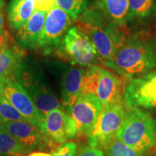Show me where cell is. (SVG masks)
Returning <instances> with one entry per match:
<instances>
[{"mask_svg":"<svg viewBox=\"0 0 156 156\" xmlns=\"http://www.w3.org/2000/svg\"><path fill=\"white\" fill-rule=\"evenodd\" d=\"M124 101L128 108H156V69L127 80L124 90Z\"/></svg>","mask_w":156,"mask_h":156,"instance_id":"cell-7","label":"cell"},{"mask_svg":"<svg viewBox=\"0 0 156 156\" xmlns=\"http://www.w3.org/2000/svg\"><path fill=\"white\" fill-rule=\"evenodd\" d=\"M30 150L0 127V156H25Z\"/></svg>","mask_w":156,"mask_h":156,"instance_id":"cell-20","label":"cell"},{"mask_svg":"<svg viewBox=\"0 0 156 156\" xmlns=\"http://www.w3.org/2000/svg\"><path fill=\"white\" fill-rule=\"evenodd\" d=\"M156 20V0H129L126 25L145 26Z\"/></svg>","mask_w":156,"mask_h":156,"instance_id":"cell-14","label":"cell"},{"mask_svg":"<svg viewBox=\"0 0 156 156\" xmlns=\"http://www.w3.org/2000/svg\"><path fill=\"white\" fill-rule=\"evenodd\" d=\"M104 65L126 80L156 68V36L137 33L126 37Z\"/></svg>","mask_w":156,"mask_h":156,"instance_id":"cell-1","label":"cell"},{"mask_svg":"<svg viewBox=\"0 0 156 156\" xmlns=\"http://www.w3.org/2000/svg\"><path fill=\"white\" fill-rule=\"evenodd\" d=\"M26 156H54L53 154H50L44 152H33L30 154H28Z\"/></svg>","mask_w":156,"mask_h":156,"instance_id":"cell-28","label":"cell"},{"mask_svg":"<svg viewBox=\"0 0 156 156\" xmlns=\"http://www.w3.org/2000/svg\"><path fill=\"white\" fill-rule=\"evenodd\" d=\"M73 22L67 12L57 5L47 12L46 21L37 47L49 54L59 46Z\"/></svg>","mask_w":156,"mask_h":156,"instance_id":"cell-9","label":"cell"},{"mask_svg":"<svg viewBox=\"0 0 156 156\" xmlns=\"http://www.w3.org/2000/svg\"><path fill=\"white\" fill-rule=\"evenodd\" d=\"M9 38L7 30H0V52L9 48Z\"/></svg>","mask_w":156,"mask_h":156,"instance_id":"cell-27","label":"cell"},{"mask_svg":"<svg viewBox=\"0 0 156 156\" xmlns=\"http://www.w3.org/2000/svg\"><path fill=\"white\" fill-rule=\"evenodd\" d=\"M125 104L114 103L103 107L96 122L87 135L90 147L104 148L116 137L127 112Z\"/></svg>","mask_w":156,"mask_h":156,"instance_id":"cell-6","label":"cell"},{"mask_svg":"<svg viewBox=\"0 0 156 156\" xmlns=\"http://www.w3.org/2000/svg\"><path fill=\"white\" fill-rule=\"evenodd\" d=\"M77 156H104L103 153L97 148L87 147L80 151Z\"/></svg>","mask_w":156,"mask_h":156,"instance_id":"cell-26","label":"cell"},{"mask_svg":"<svg viewBox=\"0 0 156 156\" xmlns=\"http://www.w3.org/2000/svg\"><path fill=\"white\" fill-rule=\"evenodd\" d=\"M77 145L74 142H67L62 144L54 151V156H76Z\"/></svg>","mask_w":156,"mask_h":156,"instance_id":"cell-24","label":"cell"},{"mask_svg":"<svg viewBox=\"0 0 156 156\" xmlns=\"http://www.w3.org/2000/svg\"><path fill=\"white\" fill-rule=\"evenodd\" d=\"M0 95L12 105L40 132L44 117L37 110L30 95L15 78H11L0 85Z\"/></svg>","mask_w":156,"mask_h":156,"instance_id":"cell-8","label":"cell"},{"mask_svg":"<svg viewBox=\"0 0 156 156\" xmlns=\"http://www.w3.org/2000/svg\"><path fill=\"white\" fill-rule=\"evenodd\" d=\"M156 147V136H155V145H154V147Z\"/></svg>","mask_w":156,"mask_h":156,"instance_id":"cell-32","label":"cell"},{"mask_svg":"<svg viewBox=\"0 0 156 156\" xmlns=\"http://www.w3.org/2000/svg\"><path fill=\"white\" fill-rule=\"evenodd\" d=\"M106 156H144L133 148L114 138L104 147Z\"/></svg>","mask_w":156,"mask_h":156,"instance_id":"cell-22","label":"cell"},{"mask_svg":"<svg viewBox=\"0 0 156 156\" xmlns=\"http://www.w3.org/2000/svg\"><path fill=\"white\" fill-rule=\"evenodd\" d=\"M85 70L70 67L64 72L61 83L62 103L69 113L81 93L82 82Z\"/></svg>","mask_w":156,"mask_h":156,"instance_id":"cell-13","label":"cell"},{"mask_svg":"<svg viewBox=\"0 0 156 156\" xmlns=\"http://www.w3.org/2000/svg\"><path fill=\"white\" fill-rule=\"evenodd\" d=\"M58 56L73 65L89 67L98 57L96 48L79 25L69 28L58 48Z\"/></svg>","mask_w":156,"mask_h":156,"instance_id":"cell-5","label":"cell"},{"mask_svg":"<svg viewBox=\"0 0 156 156\" xmlns=\"http://www.w3.org/2000/svg\"><path fill=\"white\" fill-rule=\"evenodd\" d=\"M48 12L36 9L30 19L18 30L17 41L25 48H35L41 35Z\"/></svg>","mask_w":156,"mask_h":156,"instance_id":"cell-15","label":"cell"},{"mask_svg":"<svg viewBox=\"0 0 156 156\" xmlns=\"http://www.w3.org/2000/svg\"><path fill=\"white\" fill-rule=\"evenodd\" d=\"M17 121L26 122L27 120L7 99L2 95H0V123Z\"/></svg>","mask_w":156,"mask_h":156,"instance_id":"cell-23","label":"cell"},{"mask_svg":"<svg viewBox=\"0 0 156 156\" xmlns=\"http://www.w3.org/2000/svg\"><path fill=\"white\" fill-rule=\"evenodd\" d=\"M4 5H5V2H4V0H0V10H2V9L3 8Z\"/></svg>","mask_w":156,"mask_h":156,"instance_id":"cell-30","label":"cell"},{"mask_svg":"<svg viewBox=\"0 0 156 156\" xmlns=\"http://www.w3.org/2000/svg\"><path fill=\"white\" fill-rule=\"evenodd\" d=\"M152 156H156V147H154L153 152V153H152Z\"/></svg>","mask_w":156,"mask_h":156,"instance_id":"cell-31","label":"cell"},{"mask_svg":"<svg viewBox=\"0 0 156 156\" xmlns=\"http://www.w3.org/2000/svg\"><path fill=\"white\" fill-rule=\"evenodd\" d=\"M126 83L104 68L90 65L85 70L81 93H92L100 101L103 107L114 103H125Z\"/></svg>","mask_w":156,"mask_h":156,"instance_id":"cell-4","label":"cell"},{"mask_svg":"<svg viewBox=\"0 0 156 156\" xmlns=\"http://www.w3.org/2000/svg\"><path fill=\"white\" fill-rule=\"evenodd\" d=\"M37 10L48 12L56 5V0H34Z\"/></svg>","mask_w":156,"mask_h":156,"instance_id":"cell-25","label":"cell"},{"mask_svg":"<svg viewBox=\"0 0 156 156\" xmlns=\"http://www.w3.org/2000/svg\"><path fill=\"white\" fill-rule=\"evenodd\" d=\"M35 10L34 0H12L7 8V19L11 28L19 30Z\"/></svg>","mask_w":156,"mask_h":156,"instance_id":"cell-17","label":"cell"},{"mask_svg":"<svg viewBox=\"0 0 156 156\" xmlns=\"http://www.w3.org/2000/svg\"><path fill=\"white\" fill-rule=\"evenodd\" d=\"M78 25L92 40L103 62L112 58L126 38L123 27L108 19L98 9L85 11Z\"/></svg>","mask_w":156,"mask_h":156,"instance_id":"cell-2","label":"cell"},{"mask_svg":"<svg viewBox=\"0 0 156 156\" xmlns=\"http://www.w3.org/2000/svg\"><path fill=\"white\" fill-rule=\"evenodd\" d=\"M18 82L29 93L37 110L44 117L54 109H64L62 103L44 83L34 81L28 74L21 76Z\"/></svg>","mask_w":156,"mask_h":156,"instance_id":"cell-12","label":"cell"},{"mask_svg":"<svg viewBox=\"0 0 156 156\" xmlns=\"http://www.w3.org/2000/svg\"><path fill=\"white\" fill-rule=\"evenodd\" d=\"M42 139L51 147H58L71 140L69 114L64 109H54L44 117L40 129Z\"/></svg>","mask_w":156,"mask_h":156,"instance_id":"cell-11","label":"cell"},{"mask_svg":"<svg viewBox=\"0 0 156 156\" xmlns=\"http://www.w3.org/2000/svg\"><path fill=\"white\" fill-rule=\"evenodd\" d=\"M87 0H56L58 7L75 21L86 11Z\"/></svg>","mask_w":156,"mask_h":156,"instance_id":"cell-21","label":"cell"},{"mask_svg":"<svg viewBox=\"0 0 156 156\" xmlns=\"http://www.w3.org/2000/svg\"><path fill=\"white\" fill-rule=\"evenodd\" d=\"M5 30V18L2 12L0 10V30Z\"/></svg>","mask_w":156,"mask_h":156,"instance_id":"cell-29","label":"cell"},{"mask_svg":"<svg viewBox=\"0 0 156 156\" xmlns=\"http://www.w3.org/2000/svg\"><path fill=\"white\" fill-rule=\"evenodd\" d=\"M155 121L149 112L138 108H129L116 138L141 154L154 147Z\"/></svg>","mask_w":156,"mask_h":156,"instance_id":"cell-3","label":"cell"},{"mask_svg":"<svg viewBox=\"0 0 156 156\" xmlns=\"http://www.w3.org/2000/svg\"><path fill=\"white\" fill-rule=\"evenodd\" d=\"M20 54L10 48L0 52V85L7 80L14 78L20 69Z\"/></svg>","mask_w":156,"mask_h":156,"instance_id":"cell-19","label":"cell"},{"mask_svg":"<svg viewBox=\"0 0 156 156\" xmlns=\"http://www.w3.org/2000/svg\"><path fill=\"white\" fill-rule=\"evenodd\" d=\"M98 9L111 20L124 28L126 25L129 0H96Z\"/></svg>","mask_w":156,"mask_h":156,"instance_id":"cell-18","label":"cell"},{"mask_svg":"<svg viewBox=\"0 0 156 156\" xmlns=\"http://www.w3.org/2000/svg\"><path fill=\"white\" fill-rule=\"evenodd\" d=\"M103 108L98 98L92 93H80L69 114L76 131V137L87 136Z\"/></svg>","mask_w":156,"mask_h":156,"instance_id":"cell-10","label":"cell"},{"mask_svg":"<svg viewBox=\"0 0 156 156\" xmlns=\"http://www.w3.org/2000/svg\"><path fill=\"white\" fill-rule=\"evenodd\" d=\"M0 127L30 151L38 146L43 140L40 132L27 121L0 123Z\"/></svg>","mask_w":156,"mask_h":156,"instance_id":"cell-16","label":"cell"}]
</instances>
